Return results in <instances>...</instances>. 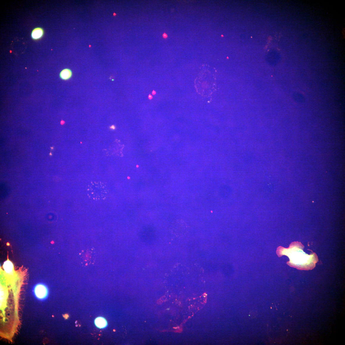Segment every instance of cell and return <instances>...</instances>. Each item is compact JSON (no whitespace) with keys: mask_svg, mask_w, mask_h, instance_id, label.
<instances>
[{"mask_svg":"<svg viewBox=\"0 0 345 345\" xmlns=\"http://www.w3.org/2000/svg\"><path fill=\"white\" fill-rule=\"evenodd\" d=\"M215 78L212 77H199L196 80V88L200 94L209 95L213 92L215 86Z\"/></svg>","mask_w":345,"mask_h":345,"instance_id":"cell-2","label":"cell"},{"mask_svg":"<svg viewBox=\"0 0 345 345\" xmlns=\"http://www.w3.org/2000/svg\"><path fill=\"white\" fill-rule=\"evenodd\" d=\"M73 75L71 70L66 68L63 70L60 74V78L63 80H68L71 79Z\"/></svg>","mask_w":345,"mask_h":345,"instance_id":"cell-5","label":"cell"},{"mask_svg":"<svg viewBox=\"0 0 345 345\" xmlns=\"http://www.w3.org/2000/svg\"><path fill=\"white\" fill-rule=\"evenodd\" d=\"M64 122L63 121H62L61 122V124H62V125L63 124H64Z\"/></svg>","mask_w":345,"mask_h":345,"instance_id":"cell-14","label":"cell"},{"mask_svg":"<svg viewBox=\"0 0 345 345\" xmlns=\"http://www.w3.org/2000/svg\"><path fill=\"white\" fill-rule=\"evenodd\" d=\"M163 37L164 38H168V36L166 34L164 33L163 35Z\"/></svg>","mask_w":345,"mask_h":345,"instance_id":"cell-10","label":"cell"},{"mask_svg":"<svg viewBox=\"0 0 345 345\" xmlns=\"http://www.w3.org/2000/svg\"><path fill=\"white\" fill-rule=\"evenodd\" d=\"M35 293L38 298H42L44 297L46 294L45 287L42 285H38L36 288Z\"/></svg>","mask_w":345,"mask_h":345,"instance_id":"cell-6","label":"cell"},{"mask_svg":"<svg viewBox=\"0 0 345 345\" xmlns=\"http://www.w3.org/2000/svg\"><path fill=\"white\" fill-rule=\"evenodd\" d=\"M43 34V29L40 28L35 29L32 33V37L34 39H38L42 37Z\"/></svg>","mask_w":345,"mask_h":345,"instance_id":"cell-8","label":"cell"},{"mask_svg":"<svg viewBox=\"0 0 345 345\" xmlns=\"http://www.w3.org/2000/svg\"><path fill=\"white\" fill-rule=\"evenodd\" d=\"M95 323L96 325L100 329L104 328L107 325L106 320L102 317H98L96 319Z\"/></svg>","mask_w":345,"mask_h":345,"instance_id":"cell-7","label":"cell"},{"mask_svg":"<svg viewBox=\"0 0 345 345\" xmlns=\"http://www.w3.org/2000/svg\"><path fill=\"white\" fill-rule=\"evenodd\" d=\"M3 267L5 271L7 273H11L14 268V266L12 262L8 260L4 263Z\"/></svg>","mask_w":345,"mask_h":345,"instance_id":"cell-9","label":"cell"},{"mask_svg":"<svg viewBox=\"0 0 345 345\" xmlns=\"http://www.w3.org/2000/svg\"><path fill=\"white\" fill-rule=\"evenodd\" d=\"M95 254L93 249H89L84 251L80 254L81 263L83 266H88L93 264L94 262Z\"/></svg>","mask_w":345,"mask_h":345,"instance_id":"cell-4","label":"cell"},{"mask_svg":"<svg viewBox=\"0 0 345 345\" xmlns=\"http://www.w3.org/2000/svg\"><path fill=\"white\" fill-rule=\"evenodd\" d=\"M110 128L111 129L114 130L115 129V125H113L110 127Z\"/></svg>","mask_w":345,"mask_h":345,"instance_id":"cell-11","label":"cell"},{"mask_svg":"<svg viewBox=\"0 0 345 345\" xmlns=\"http://www.w3.org/2000/svg\"><path fill=\"white\" fill-rule=\"evenodd\" d=\"M152 94L153 95H155L156 94V91L154 90H153L152 92Z\"/></svg>","mask_w":345,"mask_h":345,"instance_id":"cell-13","label":"cell"},{"mask_svg":"<svg viewBox=\"0 0 345 345\" xmlns=\"http://www.w3.org/2000/svg\"><path fill=\"white\" fill-rule=\"evenodd\" d=\"M148 99H149V100H151L153 98L152 96L150 94L149 96H148Z\"/></svg>","mask_w":345,"mask_h":345,"instance_id":"cell-12","label":"cell"},{"mask_svg":"<svg viewBox=\"0 0 345 345\" xmlns=\"http://www.w3.org/2000/svg\"><path fill=\"white\" fill-rule=\"evenodd\" d=\"M87 191L89 197L97 201L104 199L108 195L107 187L101 183H91L87 187Z\"/></svg>","mask_w":345,"mask_h":345,"instance_id":"cell-3","label":"cell"},{"mask_svg":"<svg viewBox=\"0 0 345 345\" xmlns=\"http://www.w3.org/2000/svg\"><path fill=\"white\" fill-rule=\"evenodd\" d=\"M304 246L300 242H292L289 248L279 246L277 254L279 257L286 255L289 257L290 261L287 264L292 267L300 270H309L313 269L318 261V257L315 253L310 255L305 253Z\"/></svg>","mask_w":345,"mask_h":345,"instance_id":"cell-1","label":"cell"}]
</instances>
